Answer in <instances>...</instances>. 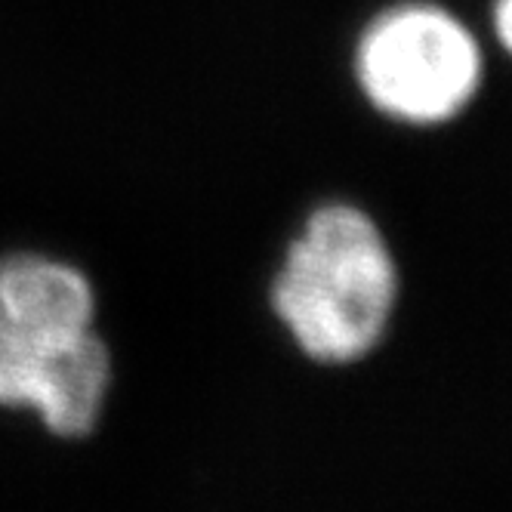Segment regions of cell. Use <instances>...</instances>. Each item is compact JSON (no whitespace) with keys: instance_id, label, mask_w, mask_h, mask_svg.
<instances>
[{"instance_id":"6da1fadb","label":"cell","mask_w":512,"mask_h":512,"mask_svg":"<svg viewBox=\"0 0 512 512\" xmlns=\"http://www.w3.org/2000/svg\"><path fill=\"white\" fill-rule=\"evenodd\" d=\"M398 294L392 250L355 204H321L287 247L272 309L297 346L327 364L368 355L386 334Z\"/></svg>"},{"instance_id":"7a4b0ae2","label":"cell","mask_w":512,"mask_h":512,"mask_svg":"<svg viewBox=\"0 0 512 512\" xmlns=\"http://www.w3.org/2000/svg\"><path fill=\"white\" fill-rule=\"evenodd\" d=\"M355 75L377 112L405 124H442L479 90L482 53L448 10L405 4L361 34Z\"/></svg>"},{"instance_id":"3957f363","label":"cell","mask_w":512,"mask_h":512,"mask_svg":"<svg viewBox=\"0 0 512 512\" xmlns=\"http://www.w3.org/2000/svg\"><path fill=\"white\" fill-rule=\"evenodd\" d=\"M0 309L31 337H71L93 331V284L68 263L41 253H10L0 260Z\"/></svg>"},{"instance_id":"277c9868","label":"cell","mask_w":512,"mask_h":512,"mask_svg":"<svg viewBox=\"0 0 512 512\" xmlns=\"http://www.w3.org/2000/svg\"><path fill=\"white\" fill-rule=\"evenodd\" d=\"M65 340L68 337H31L0 309V405L38 411L50 386L56 352Z\"/></svg>"},{"instance_id":"5b68a950","label":"cell","mask_w":512,"mask_h":512,"mask_svg":"<svg viewBox=\"0 0 512 512\" xmlns=\"http://www.w3.org/2000/svg\"><path fill=\"white\" fill-rule=\"evenodd\" d=\"M497 34L500 44H509V0H497Z\"/></svg>"}]
</instances>
